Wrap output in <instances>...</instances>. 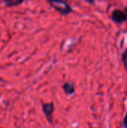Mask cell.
<instances>
[{
    "mask_svg": "<svg viewBox=\"0 0 127 128\" xmlns=\"http://www.w3.org/2000/svg\"><path fill=\"white\" fill-rule=\"evenodd\" d=\"M48 2L52 8H53L56 11H58L61 15H68L73 12V8L67 2L52 0L49 1Z\"/></svg>",
    "mask_w": 127,
    "mask_h": 128,
    "instance_id": "6da1fadb",
    "label": "cell"
},
{
    "mask_svg": "<svg viewBox=\"0 0 127 128\" xmlns=\"http://www.w3.org/2000/svg\"><path fill=\"white\" fill-rule=\"evenodd\" d=\"M112 20L113 22L121 24V23H123L127 21V16L124 11L119 10V9H116L112 11Z\"/></svg>",
    "mask_w": 127,
    "mask_h": 128,
    "instance_id": "7a4b0ae2",
    "label": "cell"
},
{
    "mask_svg": "<svg viewBox=\"0 0 127 128\" xmlns=\"http://www.w3.org/2000/svg\"><path fill=\"white\" fill-rule=\"evenodd\" d=\"M42 110H43V112L46 118H47L48 122L49 123H52L51 117H52V113L54 112V110H55L54 104L52 102H51V103H44V104H42Z\"/></svg>",
    "mask_w": 127,
    "mask_h": 128,
    "instance_id": "3957f363",
    "label": "cell"
},
{
    "mask_svg": "<svg viewBox=\"0 0 127 128\" xmlns=\"http://www.w3.org/2000/svg\"><path fill=\"white\" fill-rule=\"evenodd\" d=\"M63 89L66 94L67 95H72L75 93V86L73 82L68 81L64 83L63 85Z\"/></svg>",
    "mask_w": 127,
    "mask_h": 128,
    "instance_id": "277c9868",
    "label": "cell"
},
{
    "mask_svg": "<svg viewBox=\"0 0 127 128\" xmlns=\"http://www.w3.org/2000/svg\"><path fill=\"white\" fill-rule=\"evenodd\" d=\"M23 2L22 0H4L3 1V3L7 7H14L17 6Z\"/></svg>",
    "mask_w": 127,
    "mask_h": 128,
    "instance_id": "5b68a950",
    "label": "cell"
},
{
    "mask_svg": "<svg viewBox=\"0 0 127 128\" xmlns=\"http://www.w3.org/2000/svg\"><path fill=\"white\" fill-rule=\"evenodd\" d=\"M121 58H122L123 64H124V67H125V68H126L127 71V49H126L124 50V52H123Z\"/></svg>",
    "mask_w": 127,
    "mask_h": 128,
    "instance_id": "8992f818",
    "label": "cell"
},
{
    "mask_svg": "<svg viewBox=\"0 0 127 128\" xmlns=\"http://www.w3.org/2000/svg\"><path fill=\"white\" fill-rule=\"evenodd\" d=\"M124 126L125 128H127V112L124 118Z\"/></svg>",
    "mask_w": 127,
    "mask_h": 128,
    "instance_id": "52a82bcc",
    "label": "cell"
},
{
    "mask_svg": "<svg viewBox=\"0 0 127 128\" xmlns=\"http://www.w3.org/2000/svg\"><path fill=\"white\" fill-rule=\"evenodd\" d=\"M124 12H125V14H127V6L125 8V11H124Z\"/></svg>",
    "mask_w": 127,
    "mask_h": 128,
    "instance_id": "ba28073f",
    "label": "cell"
},
{
    "mask_svg": "<svg viewBox=\"0 0 127 128\" xmlns=\"http://www.w3.org/2000/svg\"><path fill=\"white\" fill-rule=\"evenodd\" d=\"M0 128H1V127H0Z\"/></svg>",
    "mask_w": 127,
    "mask_h": 128,
    "instance_id": "9c48e42d",
    "label": "cell"
}]
</instances>
